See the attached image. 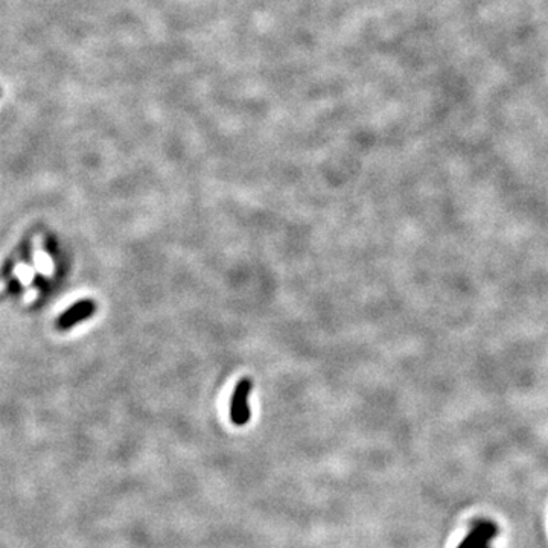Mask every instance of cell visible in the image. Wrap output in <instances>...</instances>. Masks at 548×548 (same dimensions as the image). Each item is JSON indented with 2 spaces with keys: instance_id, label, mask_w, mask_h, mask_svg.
<instances>
[{
  "instance_id": "cell-1",
  "label": "cell",
  "mask_w": 548,
  "mask_h": 548,
  "mask_svg": "<svg viewBox=\"0 0 548 548\" xmlns=\"http://www.w3.org/2000/svg\"><path fill=\"white\" fill-rule=\"evenodd\" d=\"M253 389V382L250 378H241L233 389V393L230 398V421L236 427H244L247 425L250 417H251V410H250V393Z\"/></svg>"
},
{
  "instance_id": "cell-2",
  "label": "cell",
  "mask_w": 548,
  "mask_h": 548,
  "mask_svg": "<svg viewBox=\"0 0 548 548\" xmlns=\"http://www.w3.org/2000/svg\"><path fill=\"white\" fill-rule=\"evenodd\" d=\"M96 302L92 299H83L78 300L69 306L64 313L56 318V329L60 331H69L73 326L88 320L96 313Z\"/></svg>"
},
{
  "instance_id": "cell-3",
  "label": "cell",
  "mask_w": 548,
  "mask_h": 548,
  "mask_svg": "<svg viewBox=\"0 0 548 548\" xmlns=\"http://www.w3.org/2000/svg\"><path fill=\"white\" fill-rule=\"evenodd\" d=\"M498 535V527L489 519H476L471 524L468 536L457 548H490V542Z\"/></svg>"
}]
</instances>
